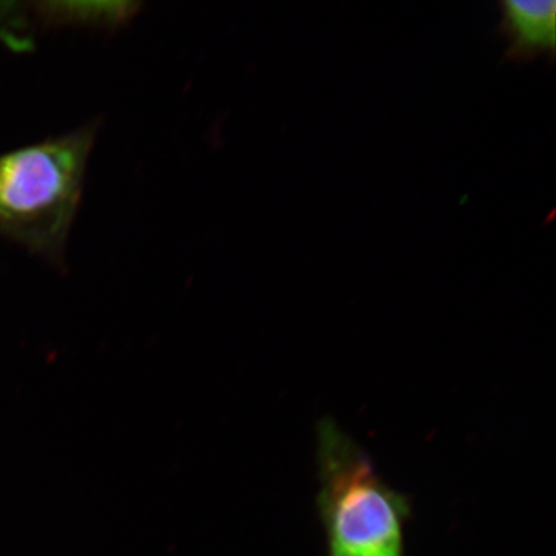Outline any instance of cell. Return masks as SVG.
<instances>
[{"instance_id":"cell-1","label":"cell","mask_w":556,"mask_h":556,"mask_svg":"<svg viewBox=\"0 0 556 556\" xmlns=\"http://www.w3.org/2000/svg\"><path fill=\"white\" fill-rule=\"evenodd\" d=\"M96 136L90 124L0 156V235L64 266Z\"/></svg>"},{"instance_id":"cell-2","label":"cell","mask_w":556,"mask_h":556,"mask_svg":"<svg viewBox=\"0 0 556 556\" xmlns=\"http://www.w3.org/2000/svg\"><path fill=\"white\" fill-rule=\"evenodd\" d=\"M317 509L328 556H405L412 502L330 417L317 427Z\"/></svg>"},{"instance_id":"cell-3","label":"cell","mask_w":556,"mask_h":556,"mask_svg":"<svg viewBox=\"0 0 556 556\" xmlns=\"http://www.w3.org/2000/svg\"><path fill=\"white\" fill-rule=\"evenodd\" d=\"M503 30L510 41L507 58L521 61L538 58L555 51L556 3L554 0L540 2H502Z\"/></svg>"},{"instance_id":"cell-4","label":"cell","mask_w":556,"mask_h":556,"mask_svg":"<svg viewBox=\"0 0 556 556\" xmlns=\"http://www.w3.org/2000/svg\"><path fill=\"white\" fill-rule=\"evenodd\" d=\"M35 13L48 24L117 27L137 15L139 3L47 2L35 4Z\"/></svg>"},{"instance_id":"cell-5","label":"cell","mask_w":556,"mask_h":556,"mask_svg":"<svg viewBox=\"0 0 556 556\" xmlns=\"http://www.w3.org/2000/svg\"><path fill=\"white\" fill-rule=\"evenodd\" d=\"M25 17L23 5L20 3H0V35L10 41L11 47L18 46L21 50L29 47L25 38Z\"/></svg>"}]
</instances>
